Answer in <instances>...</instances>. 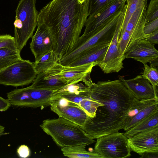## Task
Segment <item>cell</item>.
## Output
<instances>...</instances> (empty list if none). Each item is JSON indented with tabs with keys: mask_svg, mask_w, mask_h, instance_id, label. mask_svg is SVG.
Here are the masks:
<instances>
[{
	"mask_svg": "<svg viewBox=\"0 0 158 158\" xmlns=\"http://www.w3.org/2000/svg\"><path fill=\"white\" fill-rule=\"evenodd\" d=\"M1 85V84H0V85Z\"/></svg>",
	"mask_w": 158,
	"mask_h": 158,
	"instance_id": "obj_39",
	"label": "cell"
},
{
	"mask_svg": "<svg viewBox=\"0 0 158 158\" xmlns=\"http://www.w3.org/2000/svg\"><path fill=\"white\" fill-rule=\"evenodd\" d=\"M59 90L40 89L31 85L24 88L16 89L8 93L7 99L11 105L15 106L44 107L50 106L52 97Z\"/></svg>",
	"mask_w": 158,
	"mask_h": 158,
	"instance_id": "obj_6",
	"label": "cell"
},
{
	"mask_svg": "<svg viewBox=\"0 0 158 158\" xmlns=\"http://www.w3.org/2000/svg\"><path fill=\"white\" fill-rule=\"evenodd\" d=\"M5 128L0 124V138L4 134Z\"/></svg>",
	"mask_w": 158,
	"mask_h": 158,
	"instance_id": "obj_38",
	"label": "cell"
},
{
	"mask_svg": "<svg viewBox=\"0 0 158 158\" xmlns=\"http://www.w3.org/2000/svg\"><path fill=\"white\" fill-rule=\"evenodd\" d=\"M157 126H158V110L139 122L123 134L129 138L136 134Z\"/></svg>",
	"mask_w": 158,
	"mask_h": 158,
	"instance_id": "obj_21",
	"label": "cell"
},
{
	"mask_svg": "<svg viewBox=\"0 0 158 158\" xmlns=\"http://www.w3.org/2000/svg\"><path fill=\"white\" fill-rule=\"evenodd\" d=\"M131 150L140 156L144 153L158 152V126L134 135L128 138Z\"/></svg>",
	"mask_w": 158,
	"mask_h": 158,
	"instance_id": "obj_12",
	"label": "cell"
},
{
	"mask_svg": "<svg viewBox=\"0 0 158 158\" xmlns=\"http://www.w3.org/2000/svg\"><path fill=\"white\" fill-rule=\"evenodd\" d=\"M147 6V1L135 11L126 25L124 31L129 32L131 36L130 41L127 49L135 41L145 39L149 36V35H145L143 32V28L146 23Z\"/></svg>",
	"mask_w": 158,
	"mask_h": 158,
	"instance_id": "obj_16",
	"label": "cell"
},
{
	"mask_svg": "<svg viewBox=\"0 0 158 158\" xmlns=\"http://www.w3.org/2000/svg\"><path fill=\"white\" fill-rule=\"evenodd\" d=\"M103 105L91 97L82 100L78 105L88 116L92 118L95 117L98 107Z\"/></svg>",
	"mask_w": 158,
	"mask_h": 158,
	"instance_id": "obj_27",
	"label": "cell"
},
{
	"mask_svg": "<svg viewBox=\"0 0 158 158\" xmlns=\"http://www.w3.org/2000/svg\"><path fill=\"white\" fill-rule=\"evenodd\" d=\"M89 9V0H52L39 12L38 23L47 29L58 62L75 46Z\"/></svg>",
	"mask_w": 158,
	"mask_h": 158,
	"instance_id": "obj_2",
	"label": "cell"
},
{
	"mask_svg": "<svg viewBox=\"0 0 158 158\" xmlns=\"http://www.w3.org/2000/svg\"><path fill=\"white\" fill-rule=\"evenodd\" d=\"M20 52L8 48L0 49V72L23 59Z\"/></svg>",
	"mask_w": 158,
	"mask_h": 158,
	"instance_id": "obj_22",
	"label": "cell"
},
{
	"mask_svg": "<svg viewBox=\"0 0 158 158\" xmlns=\"http://www.w3.org/2000/svg\"><path fill=\"white\" fill-rule=\"evenodd\" d=\"M144 65L142 76L147 79L153 86L155 91L158 93V69L157 67L149 66L147 64Z\"/></svg>",
	"mask_w": 158,
	"mask_h": 158,
	"instance_id": "obj_28",
	"label": "cell"
},
{
	"mask_svg": "<svg viewBox=\"0 0 158 158\" xmlns=\"http://www.w3.org/2000/svg\"><path fill=\"white\" fill-rule=\"evenodd\" d=\"M36 3V0H20L15 10V18L20 20L22 23L21 28L15 33L17 48L20 52L33 35L37 25L39 12Z\"/></svg>",
	"mask_w": 158,
	"mask_h": 158,
	"instance_id": "obj_5",
	"label": "cell"
},
{
	"mask_svg": "<svg viewBox=\"0 0 158 158\" xmlns=\"http://www.w3.org/2000/svg\"><path fill=\"white\" fill-rule=\"evenodd\" d=\"M127 0H117L97 13L88 16L85 24V36L98 29L102 24L119 12L126 6Z\"/></svg>",
	"mask_w": 158,
	"mask_h": 158,
	"instance_id": "obj_13",
	"label": "cell"
},
{
	"mask_svg": "<svg viewBox=\"0 0 158 158\" xmlns=\"http://www.w3.org/2000/svg\"><path fill=\"white\" fill-rule=\"evenodd\" d=\"M116 0H89V16L100 11Z\"/></svg>",
	"mask_w": 158,
	"mask_h": 158,
	"instance_id": "obj_29",
	"label": "cell"
},
{
	"mask_svg": "<svg viewBox=\"0 0 158 158\" xmlns=\"http://www.w3.org/2000/svg\"><path fill=\"white\" fill-rule=\"evenodd\" d=\"M55 95L52 98L50 105L51 110L59 117L82 127L88 116L85 112L77 104Z\"/></svg>",
	"mask_w": 158,
	"mask_h": 158,
	"instance_id": "obj_10",
	"label": "cell"
},
{
	"mask_svg": "<svg viewBox=\"0 0 158 158\" xmlns=\"http://www.w3.org/2000/svg\"><path fill=\"white\" fill-rule=\"evenodd\" d=\"M156 100H158V99L155 98L151 99L140 100L134 98L127 113L126 125L140 111Z\"/></svg>",
	"mask_w": 158,
	"mask_h": 158,
	"instance_id": "obj_26",
	"label": "cell"
},
{
	"mask_svg": "<svg viewBox=\"0 0 158 158\" xmlns=\"http://www.w3.org/2000/svg\"><path fill=\"white\" fill-rule=\"evenodd\" d=\"M40 127L60 148L95 142L81 126L61 117L44 120Z\"/></svg>",
	"mask_w": 158,
	"mask_h": 158,
	"instance_id": "obj_3",
	"label": "cell"
},
{
	"mask_svg": "<svg viewBox=\"0 0 158 158\" xmlns=\"http://www.w3.org/2000/svg\"><path fill=\"white\" fill-rule=\"evenodd\" d=\"M97 64L94 63L72 67L63 66L61 73L68 85L76 84L82 81L90 74L93 68Z\"/></svg>",
	"mask_w": 158,
	"mask_h": 158,
	"instance_id": "obj_19",
	"label": "cell"
},
{
	"mask_svg": "<svg viewBox=\"0 0 158 158\" xmlns=\"http://www.w3.org/2000/svg\"><path fill=\"white\" fill-rule=\"evenodd\" d=\"M158 18V0H151L147 7L146 23Z\"/></svg>",
	"mask_w": 158,
	"mask_h": 158,
	"instance_id": "obj_30",
	"label": "cell"
},
{
	"mask_svg": "<svg viewBox=\"0 0 158 158\" xmlns=\"http://www.w3.org/2000/svg\"><path fill=\"white\" fill-rule=\"evenodd\" d=\"M37 75L34 62L22 59L0 72V84L14 87L31 83Z\"/></svg>",
	"mask_w": 158,
	"mask_h": 158,
	"instance_id": "obj_8",
	"label": "cell"
},
{
	"mask_svg": "<svg viewBox=\"0 0 158 158\" xmlns=\"http://www.w3.org/2000/svg\"><path fill=\"white\" fill-rule=\"evenodd\" d=\"M86 145L84 144L62 147L61 150L64 156L70 158H103L94 150L87 151Z\"/></svg>",
	"mask_w": 158,
	"mask_h": 158,
	"instance_id": "obj_20",
	"label": "cell"
},
{
	"mask_svg": "<svg viewBox=\"0 0 158 158\" xmlns=\"http://www.w3.org/2000/svg\"><path fill=\"white\" fill-rule=\"evenodd\" d=\"M154 45L145 39L134 42L125 52V58H131L143 64L158 59V51Z\"/></svg>",
	"mask_w": 158,
	"mask_h": 158,
	"instance_id": "obj_14",
	"label": "cell"
},
{
	"mask_svg": "<svg viewBox=\"0 0 158 158\" xmlns=\"http://www.w3.org/2000/svg\"><path fill=\"white\" fill-rule=\"evenodd\" d=\"M147 1V0H127L126 8L121 26L120 34L124 31L127 23L133 13Z\"/></svg>",
	"mask_w": 158,
	"mask_h": 158,
	"instance_id": "obj_25",
	"label": "cell"
},
{
	"mask_svg": "<svg viewBox=\"0 0 158 158\" xmlns=\"http://www.w3.org/2000/svg\"><path fill=\"white\" fill-rule=\"evenodd\" d=\"M126 7L94 31L85 36H80L73 50L63 56L58 63L63 66H66L89 49L97 45L110 43L118 20Z\"/></svg>",
	"mask_w": 158,
	"mask_h": 158,
	"instance_id": "obj_4",
	"label": "cell"
},
{
	"mask_svg": "<svg viewBox=\"0 0 158 158\" xmlns=\"http://www.w3.org/2000/svg\"><path fill=\"white\" fill-rule=\"evenodd\" d=\"M110 44L97 45L89 49L66 66L72 67L92 63L98 66L103 60Z\"/></svg>",
	"mask_w": 158,
	"mask_h": 158,
	"instance_id": "obj_18",
	"label": "cell"
},
{
	"mask_svg": "<svg viewBox=\"0 0 158 158\" xmlns=\"http://www.w3.org/2000/svg\"><path fill=\"white\" fill-rule=\"evenodd\" d=\"M119 77L137 99L140 100L155 98L158 99V94L155 91L152 85L142 75H138L135 78L127 80L122 77Z\"/></svg>",
	"mask_w": 158,
	"mask_h": 158,
	"instance_id": "obj_15",
	"label": "cell"
},
{
	"mask_svg": "<svg viewBox=\"0 0 158 158\" xmlns=\"http://www.w3.org/2000/svg\"><path fill=\"white\" fill-rule=\"evenodd\" d=\"M11 105L7 99L0 96V111H5L8 110Z\"/></svg>",
	"mask_w": 158,
	"mask_h": 158,
	"instance_id": "obj_35",
	"label": "cell"
},
{
	"mask_svg": "<svg viewBox=\"0 0 158 158\" xmlns=\"http://www.w3.org/2000/svg\"><path fill=\"white\" fill-rule=\"evenodd\" d=\"M63 66L57 62L52 67L37 74L31 86L48 90H57L68 85L61 72Z\"/></svg>",
	"mask_w": 158,
	"mask_h": 158,
	"instance_id": "obj_11",
	"label": "cell"
},
{
	"mask_svg": "<svg viewBox=\"0 0 158 158\" xmlns=\"http://www.w3.org/2000/svg\"><path fill=\"white\" fill-rule=\"evenodd\" d=\"M57 62L52 50L42 56L37 62H34V67L38 74L52 67Z\"/></svg>",
	"mask_w": 158,
	"mask_h": 158,
	"instance_id": "obj_24",
	"label": "cell"
},
{
	"mask_svg": "<svg viewBox=\"0 0 158 158\" xmlns=\"http://www.w3.org/2000/svg\"><path fill=\"white\" fill-rule=\"evenodd\" d=\"M140 158H158V152H146L141 156Z\"/></svg>",
	"mask_w": 158,
	"mask_h": 158,
	"instance_id": "obj_37",
	"label": "cell"
},
{
	"mask_svg": "<svg viewBox=\"0 0 158 158\" xmlns=\"http://www.w3.org/2000/svg\"><path fill=\"white\" fill-rule=\"evenodd\" d=\"M158 30V18L146 23L143 28V32L148 35Z\"/></svg>",
	"mask_w": 158,
	"mask_h": 158,
	"instance_id": "obj_33",
	"label": "cell"
},
{
	"mask_svg": "<svg viewBox=\"0 0 158 158\" xmlns=\"http://www.w3.org/2000/svg\"><path fill=\"white\" fill-rule=\"evenodd\" d=\"M94 150L103 158H124L131 156L128 138L118 131L97 139Z\"/></svg>",
	"mask_w": 158,
	"mask_h": 158,
	"instance_id": "obj_7",
	"label": "cell"
},
{
	"mask_svg": "<svg viewBox=\"0 0 158 158\" xmlns=\"http://www.w3.org/2000/svg\"><path fill=\"white\" fill-rule=\"evenodd\" d=\"M125 10L126 8L119 17L113 39L103 60L98 65L106 74L118 72L123 68V61L125 58V56L119 52L118 42Z\"/></svg>",
	"mask_w": 158,
	"mask_h": 158,
	"instance_id": "obj_9",
	"label": "cell"
},
{
	"mask_svg": "<svg viewBox=\"0 0 158 158\" xmlns=\"http://www.w3.org/2000/svg\"><path fill=\"white\" fill-rule=\"evenodd\" d=\"M150 43L155 45L158 43V30L149 34L147 38L144 39Z\"/></svg>",
	"mask_w": 158,
	"mask_h": 158,
	"instance_id": "obj_36",
	"label": "cell"
},
{
	"mask_svg": "<svg viewBox=\"0 0 158 158\" xmlns=\"http://www.w3.org/2000/svg\"><path fill=\"white\" fill-rule=\"evenodd\" d=\"M131 38L130 34L126 30L120 34L118 42V48L119 52L121 54L125 55Z\"/></svg>",
	"mask_w": 158,
	"mask_h": 158,
	"instance_id": "obj_32",
	"label": "cell"
},
{
	"mask_svg": "<svg viewBox=\"0 0 158 158\" xmlns=\"http://www.w3.org/2000/svg\"><path fill=\"white\" fill-rule=\"evenodd\" d=\"M30 48L35 59L38 61L44 55L53 50L49 33L44 26L38 23L36 32L32 37Z\"/></svg>",
	"mask_w": 158,
	"mask_h": 158,
	"instance_id": "obj_17",
	"label": "cell"
},
{
	"mask_svg": "<svg viewBox=\"0 0 158 158\" xmlns=\"http://www.w3.org/2000/svg\"><path fill=\"white\" fill-rule=\"evenodd\" d=\"M82 81L91 97L103 104L98 107L95 117L87 116L81 127L85 131L94 139L123 129L135 97L123 81L119 78L95 83L89 75Z\"/></svg>",
	"mask_w": 158,
	"mask_h": 158,
	"instance_id": "obj_1",
	"label": "cell"
},
{
	"mask_svg": "<svg viewBox=\"0 0 158 158\" xmlns=\"http://www.w3.org/2000/svg\"><path fill=\"white\" fill-rule=\"evenodd\" d=\"M3 48L18 51L15 37L9 34L0 35V49Z\"/></svg>",
	"mask_w": 158,
	"mask_h": 158,
	"instance_id": "obj_31",
	"label": "cell"
},
{
	"mask_svg": "<svg viewBox=\"0 0 158 158\" xmlns=\"http://www.w3.org/2000/svg\"><path fill=\"white\" fill-rule=\"evenodd\" d=\"M17 152L19 157L23 158L28 157L31 154L30 149L27 145L24 144L21 145L18 148Z\"/></svg>",
	"mask_w": 158,
	"mask_h": 158,
	"instance_id": "obj_34",
	"label": "cell"
},
{
	"mask_svg": "<svg viewBox=\"0 0 158 158\" xmlns=\"http://www.w3.org/2000/svg\"><path fill=\"white\" fill-rule=\"evenodd\" d=\"M158 110V100H156L148 105L133 117L123 128L126 131L139 122Z\"/></svg>",
	"mask_w": 158,
	"mask_h": 158,
	"instance_id": "obj_23",
	"label": "cell"
}]
</instances>
